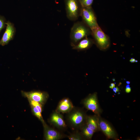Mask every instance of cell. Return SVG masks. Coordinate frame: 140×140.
Instances as JSON below:
<instances>
[{
    "label": "cell",
    "mask_w": 140,
    "mask_h": 140,
    "mask_svg": "<svg viewBox=\"0 0 140 140\" xmlns=\"http://www.w3.org/2000/svg\"><path fill=\"white\" fill-rule=\"evenodd\" d=\"M91 33L90 29L83 21L75 23L70 33L71 45L76 44L80 40L91 34Z\"/></svg>",
    "instance_id": "obj_1"
},
{
    "label": "cell",
    "mask_w": 140,
    "mask_h": 140,
    "mask_svg": "<svg viewBox=\"0 0 140 140\" xmlns=\"http://www.w3.org/2000/svg\"><path fill=\"white\" fill-rule=\"evenodd\" d=\"M67 16L71 21L77 20L80 16L82 7L79 0H64Z\"/></svg>",
    "instance_id": "obj_2"
},
{
    "label": "cell",
    "mask_w": 140,
    "mask_h": 140,
    "mask_svg": "<svg viewBox=\"0 0 140 140\" xmlns=\"http://www.w3.org/2000/svg\"><path fill=\"white\" fill-rule=\"evenodd\" d=\"M91 34L94 38V42L100 50L107 49L110 45L108 36L102 31L99 26L91 30Z\"/></svg>",
    "instance_id": "obj_3"
},
{
    "label": "cell",
    "mask_w": 140,
    "mask_h": 140,
    "mask_svg": "<svg viewBox=\"0 0 140 140\" xmlns=\"http://www.w3.org/2000/svg\"><path fill=\"white\" fill-rule=\"evenodd\" d=\"M80 16L83 22L91 29H92L99 26L97 19L92 7H82Z\"/></svg>",
    "instance_id": "obj_4"
},
{
    "label": "cell",
    "mask_w": 140,
    "mask_h": 140,
    "mask_svg": "<svg viewBox=\"0 0 140 140\" xmlns=\"http://www.w3.org/2000/svg\"><path fill=\"white\" fill-rule=\"evenodd\" d=\"M72 110L69 112L68 116V121L73 127H82L86 121L87 117L80 110Z\"/></svg>",
    "instance_id": "obj_5"
},
{
    "label": "cell",
    "mask_w": 140,
    "mask_h": 140,
    "mask_svg": "<svg viewBox=\"0 0 140 140\" xmlns=\"http://www.w3.org/2000/svg\"><path fill=\"white\" fill-rule=\"evenodd\" d=\"M21 93L22 95L28 99L38 102L42 105L45 103L48 97V95L47 93L40 91L27 92L22 91Z\"/></svg>",
    "instance_id": "obj_6"
},
{
    "label": "cell",
    "mask_w": 140,
    "mask_h": 140,
    "mask_svg": "<svg viewBox=\"0 0 140 140\" xmlns=\"http://www.w3.org/2000/svg\"><path fill=\"white\" fill-rule=\"evenodd\" d=\"M83 103L88 110L99 115L100 110L99 107L96 93L89 95L83 101Z\"/></svg>",
    "instance_id": "obj_7"
},
{
    "label": "cell",
    "mask_w": 140,
    "mask_h": 140,
    "mask_svg": "<svg viewBox=\"0 0 140 140\" xmlns=\"http://www.w3.org/2000/svg\"><path fill=\"white\" fill-rule=\"evenodd\" d=\"M6 30L0 40V44L2 46L7 44L13 39L15 32V29L12 23L8 21L6 22Z\"/></svg>",
    "instance_id": "obj_8"
},
{
    "label": "cell",
    "mask_w": 140,
    "mask_h": 140,
    "mask_svg": "<svg viewBox=\"0 0 140 140\" xmlns=\"http://www.w3.org/2000/svg\"><path fill=\"white\" fill-rule=\"evenodd\" d=\"M73 109V105L70 100L65 98L59 102L55 111L60 113H68Z\"/></svg>",
    "instance_id": "obj_9"
},
{
    "label": "cell",
    "mask_w": 140,
    "mask_h": 140,
    "mask_svg": "<svg viewBox=\"0 0 140 140\" xmlns=\"http://www.w3.org/2000/svg\"><path fill=\"white\" fill-rule=\"evenodd\" d=\"M99 128L108 138H113L116 137L115 131L107 122L101 120L99 121Z\"/></svg>",
    "instance_id": "obj_10"
},
{
    "label": "cell",
    "mask_w": 140,
    "mask_h": 140,
    "mask_svg": "<svg viewBox=\"0 0 140 140\" xmlns=\"http://www.w3.org/2000/svg\"><path fill=\"white\" fill-rule=\"evenodd\" d=\"M94 43V40L87 37L80 40L76 44L71 46L73 49L82 51L89 48Z\"/></svg>",
    "instance_id": "obj_11"
},
{
    "label": "cell",
    "mask_w": 140,
    "mask_h": 140,
    "mask_svg": "<svg viewBox=\"0 0 140 140\" xmlns=\"http://www.w3.org/2000/svg\"><path fill=\"white\" fill-rule=\"evenodd\" d=\"M43 126L44 129L45 137L46 140H56L61 138V135L57 131L49 127L46 124Z\"/></svg>",
    "instance_id": "obj_12"
},
{
    "label": "cell",
    "mask_w": 140,
    "mask_h": 140,
    "mask_svg": "<svg viewBox=\"0 0 140 140\" xmlns=\"http://www.w3.org/2000/svg\"><path fill=\"white\" fill-rule=\"evenodd\" d=\"M50 121L51 123L58 128H64L66 127L62 115L60 113L56 111L51 115Z\"/></svg>",
    "instance_id": "obj_13"
},
{
    "label": "cell",
    "mask_w": 140,
    "mask_h": 140,
    "mask_svg": "<svg viewBox=\"0 0 140 140\" xmlns=\"http://www.w3.org/2000/svg\"><path fill=\"white\" fill-rule=\"evenodd\" d=\"M86 122L87 126L94 132L99 129V120L95 116L87 117Z\"/></svg>",
    "instance_id": "obj_14"
},
{
    "label": "cell",
    "mask_w": 140,
    "mask_h": 140,
    "mask_svg": "<svg viewBox=\"0 0 140 140\" xmlns=\"http://www.w3.org/2000/svg\"><path fill=\"white\" fill-rule=\"evenodd\" d=\"M81 133L82 135L88 139H90L94 132L86 125L82 127Z\"/></svg>",
    "instance_id": "obj_15"
},
{
    "label": "cell",
    "mask_w": 140,
    "mask_h": 140,
    "mask_svg": "<svg viewBox=\"0 0 140 140\" xmlns=\"http://www.w3.org/2000/svg\"><path fill=\"white\" fill-rule=\"evenodd\" d=\"M31 106L32 112L34 115L42 122L43 125L45 124L41 115V113L35 107L32 105H31Z\"/></svg>",
    "instance_id": "obj_16"
},
{
    "label": "cell",
    "mask_w": 140,
    "mask_h": 140,
    "mask_svg": "<svg viewBox=\"0 0 140 140\" xmlns=\"http://www.w3.org/2000/svg\"><path fill=\"white\" fill-rule=\"evenodd\" d=\"M82 7H90L94 0H79Z\"/></svg>",
    "instance_id": "obj_17"
},
{
    "label": "cell",
    "mask_w": 140,
    "mask_h": 140,
    "mask_svg": "<svg viewBox=\"0 0 140 140\" xmlns=\"http://www.w3.org/2000/svg\"><path fill=\"white\" fill-rule=\"evenodd\" d=\"M30 105L33 106L37 108L41 113L42 111V105L39 102L34 100L28 99Z\"/></svg>",
    "instance_id": "obj_18"
},
{
    "label": "cell",
    "mask_w": 140,
    "mask_h": 140,
    "mask_svg": "<svg viewBox=\"0 0 140 140\" xmlns=\"http://www.w3.org/2000/svg\"><path fill=\"white\" fill-rule=\"evenodd\" d=\"M68 137L69 139L72 140H79L82 139L81 135L78 133L72 134Z\"/></svg>",
    "instance_id": "obj_19"
},
{
    "label": "cell",
    "mask_w": 140,
    "mask_h": 140,
    "mask_svg": "<svg viewBox=\"0 0 140 140\" xmlns=\"http://www.w3.org/2000/svg\"><path fill=\"white\" fill-rule=\"evenodd\" d=\"M6 25L5 20L4 17L0 16V32Z\"/></svg>",
    "instance_id": "obj_20"
},
{
    "label": "cell",
    "mask_w": 140,
    "mask_h": 140,
    "mask_svg": "<svg viewBox=\"0 0 140 140\" xmlns=\"http://www.w3.org/2000/svg\"><path fill=\"white\" fill-rule=\"evenodd\" d=\"M113 90L115 93L118 92L119 90V89L117 87H115L113 89Z\"/></svg>",
    "instance_id": "obj_21"
},
{
    "label": "cell",
    "mask_w": 140,
    "mask_h": 140,
    "mask_svg": "<svg viewBox=\"0 0 140 140\" xmlns=\"http://www.w3.org/2000/svg\"><path fill=\"white\" fill-rule=\"evenodd\" d=\"M125 91L127 93H129L131 91V88L130 87L126 88Z\"/></svg>",
    "instance_id": "obj_22"
},
{
    "label": "cell",
    "mask_w": 140,
    "mask_h": 140,
    "mask_svg": "<svg viewBox=\"0 0 140 140\" xmlns=\"http://www.w3.org/2000/svg\"><path fill=\"white\" fill-rule=\"evenodd\" d=\"M115 87V85L114 83H111L110 84V86H109V88L113 89V88Z\"/></svg>",
    "instance_id": "obj_23"
},
{
    "label": "cell",
    "mask_w": 140,
    "mask_h": 140,
    "mask_svg": "<svg viewBox=\"0 0 140 140\" xmlns=\"http://www.w3.org/2000/svg\"><path fill=\"white\" fill-rule=\"evenodd\" d=\"M135 60L134 58H132L130 60V61L131 63H134L135 62Z\"/></svg>",
    "instance_id": "obj_24"
},
{
    "label": "cell",
    "mask_w": 140,
    "mask_h": 140,
    "mask_svg": "<svg viewBox=\"0 0 140 140\" xmlns=\"http://www.w3.org/2000/svg\"><path fill=\"white\" fill-rule=\"evenodd\" d=\"M126 83L128 84H130V82L129 81H127L126 82Z\"/></svg>",
    "instance_id": "obj_25"
},
{
    "label": "cell",
    "mask_w": 140,
    "mask_h": 140,
    "mask_svg": "<svg viewBox=\"0 0 140 140\" xmlns=\"http://www.w3.org/2000/svg\"><path fill=\"white\" fill-rule=\"evenodd\" d=\"M138 62V61L137 60H136L135 61V62Z\"/></svg>",
    "instance_id": "obj_26"
}]
</instances>
